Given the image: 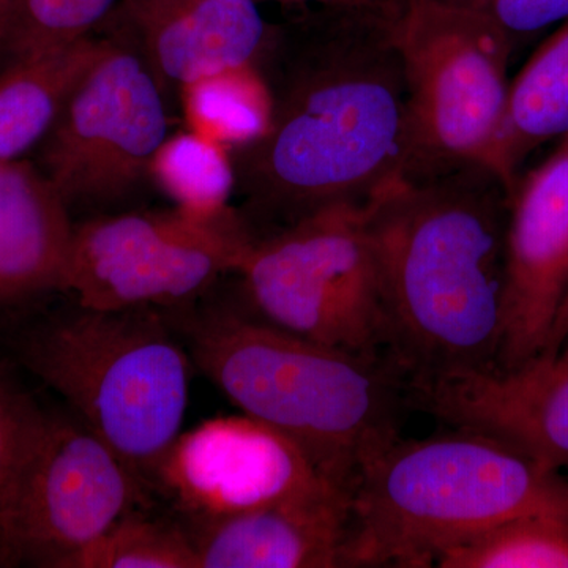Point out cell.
Instances as JSON below:
<instances>
[{"instance_id": "9a60e30c", "label": "cell", "mask_w": 568, "mask_h": 568, "mask_svg": "<svg viewBox=\"0 0 568 568\" xmlns=\"http://www.w3.org/2000/svg\"><path fill=\"white\" fill-rule=\"evenodd\" d=\"M200 525L192 534L197 568L347 567L353 495L327 485Z\"/></svg>"}, {"instance_id": "ac0fdd59", "label": "cell", "mask_w": 568, "mask_h": 568, "mask_svg": "<svg viewBox=\"0 0 568 568\" xmlns=\"http://www.w3.org/2000/svg\"><path fill=\"white\" fill-rule=\"evenodd\" d=\"M567 134L568 20L510 82L506 114L487 168L511 194L519 181L518 170L530 153Z\"/></svg>"}, {"instance_id": "5bb4252c", "label": "cell", "mask_w": 568, "mask_h": 568, "mask_svg": "<svg viewBox=\"0 0 568 568\" xmlns=\"http://www.w3.org/2000/svg\"><path fill=\"white\" fill-rule=\"evenodd\" d=\"M102 26L132 41L163 91L257 63L274 29L256 0H118Z\"/></svg>"}, {"instance_id": "8fae6325", "label": "cell", "mask_w": 568, "mask_h": 568, "mask_svg": "<svg viewBox=\"0 0 568 568\" xmlns=\"http://www.w3.org/2000/svg\"><path fill=\"white\" fill-rule=\"evenodd\" d=\"M152 480L200 523L335 485L293 440L245 414L211 418L181 433Z\"/></svg>"}, {"instance_id": "277c9868", "label": "cell", "mask_w": 568, "mask_h": 568, "mask_svg": "<svg viewBox=\"0 0 568 568\" xmlns=\"http://www.w3.org/2000/svg\"><path fill=\"white\" fill-rule=\"evenodd\" d=\"M534 514L568 517V478L470 429L398 437L355 480L347 567H433L446 549Z\"/></svg>"}, {"instance_id": "e0dca14e", "label": "cell", "mask_w": 568, "mask_h": 568, "mask_svg": "<svg viewBox=\"0 0 568 568\" xmlns=\"http://www.w3.org/2000/svg\"><path fill=\"white\" fill-rule=\"evenodd\" d=\"M106 44L88 36L0 69V160H22L43 142Z\"/></svg>"}, {"instance_id": "30bf717a", "label": "cell", "mask_w": 568, "mask_h": 568, "mask_svg": "<svg viewBox=\"0 0 568 568\" xmlns=\"http://www.w3.org/2000/svg\"><path fill=\"white\" fill-rule=\"evenodd\" d=\"M142 484L136 470L80 418L43 410L18 503L20 562L65 568L134 511Z\"/></svg>"}, {"instance_id": "d6986e66", "label": "cell", "mask_w": 568, "mask_h": 568, "mask_svg": "<svg viewBox=\"0 0 568 568\" xmlns=\"http://www.w3.org/2000/svg\"><path fill=\"white\" fill-rule=\"evenodd\" d=\"M179 92L189 129L230 151L250 144L267 126L271 93L256 63L216 71Z\"/></svg>"}, {"instance_id": "4316f807", "label": "cell", "mask_w": 568, "mask_h": 568, "mask_svg": "<svg viewBox=\"0 0 568 568\" xmlns=\"http://www.w3.org/2000/svg\"><path fill=\"white\" fill-rule=\"evenodd\" d=\"M20 0H0V69L6 65L7 48Z\"/></svg>"}, {"instance_id": "ba28073f", "label": "cell", "mask_w": 568, "mask_h": 568, "mask_svg": "<svg viewBox=\"0 0 568 568\" xmlns=\"http://www.w3.org/2000/svg\"><path fill=\"white\" fill-rule=\"evenodd\" d=\"M256 241L237 212L200 220L178 209L99 216L73 227L63 291L119 312L189 302L237 272Z\"/></svg>"}, {"instance_id": "5b68a950", "label": "cell", "mask_w": 568, "mask_h": 568, "mask_svg": "<svg viewBox=\"0 0 568 568\" xmlns=\"http://www.w3.org/2000/svg\"><path fill=\"white\" fill-rule=\"evenodd\" d=\"M21 357L142 480L152 478L182 433L194 366L162 317L80 306L26 336Z\"/></svg>"}, {"instance_id": "ffe728a7", "label": "cell", "mask_w": 568, "mask_h": 568, "mask_svg": "<svg viewBox=\"0 0 568 568\" xmlns=\"http://www.w3.org/2000/svg\"><path fill=\"white\" fill-rule=\"evenodd\" d=\"M149 178L175 209L200 220H219L233 213L235 192L233 155L224 145L186 130L171 134L153 156Z\"/></svg>"}, {"instance_id": "4fadbf2b", "label": "cell", "mask_w": 568, "mask_h": 568, "mask_svg": "<svg viewBox=\"0 0 568 568\" xmlns=\"http://www.w3.org/2000/svg\"><path fill=\"white\" fill-rule=\"evenodd\" d=\"M407 405L495 437L537 465L568 469V357L515 372H463L406 387Z\"/></svg>"}, {"instance_id": "7c38bea8", "label": "cell", "mask_w": 568, "mask_h": 568, "mask_svg": "<svg viewBox=\"0 0 568 568\" xmlns=\"http://www.w3.org/2000/svg\"><path fill=\"white\" fill-rule=\"evenodd\" d=\"M568 291V134L508 201L504 331L497 368L515 372L547 347Z\"/></svg>"}, {"instance_id": "2e32d148", "label": "cell", "mask_w": 568, "mask_h": 568, "mask_svg": "<svg viewBox=\"0 0 568 568\" xmlns=\"http://www.w3.org/2000/svg\"><path fill=\"white\" fill-rule=\"evenodd\" d=\"M73 227L39 168L0 160V302L62 290Z\"/></svg>"}, {"instance_id": "cb8c5ba5", "label": "cell", "mask_w": 568, "mask_h": 568, "mask_svg": "<svg viewBox=\"0 0 568 568\" xmlns=\"http://www.w3.org/2000/svg\"><path fill=\"white\" fill-rule=\"evenodd\" d=\"M118 0H20L7 62L92 36Z\"/></svg>"}, {"instance_id": "484cf974", "label": "cell", "mask_w": 568, "mask_h": 568, "mask_svg": "<svg viewBox=\"0 0 568 568\" xmlns=\"http://www.w3.org/2000/svg\"><path fill=\"white\" fill-rule=\"evenodd\" d=\"M568 336V291L566 298H564L562 306H560L556 323L552 325L551 335H549L547 347L544 354L537 361H549L558 355L560 347L566 343Z\"/></svg>"}, {"instance_id": "52a82bcc", "label": "cell", "mask_w": 568, "mask_h": 568, "mask_svg": "<svg viewBox=\"0 0 568 568\" xmlns=\"http://www.w3.org/2000/svg\"><path fill=\"white\" fill-rule=\"evenodd\" d=\"M261 320L387 361L383 284L368 204H335L256 239L235 272Z\"/></svg>"}, {"instance_id": "44dd1931", "label": "cell", "mask_w": 568, "mask_h": 568, "mask_svg": "<svg viewBox=\"0 0 568 568\" xmlns=\"http://www.w3.org/2000/svg\"><path fill=\"white\" fill-rule=\"evenodd\" d=\"M440 568H568V517L523 515L437 556Z\"/></svg>"}, {"instance_id": "f1b7e54d", "label": "cell", "mask_w": 568, "mask_h": 568, "mask_svg": "<svg viewBox=\"0 0 568 568\" xmlns=\"http://www.w3.org/2000/svg\"><path fill=\"white\" fill-rule=\"evenodd\" d=\"M558 355L559 357H568V336L566 343H564L562 347H560ZM558 355H556V357H558Z\"/></svg>"}, {"instance_id": "8992f818", "label": "cell", "mask_w": 568, "mask_h": 568, "mask_svg": "<svg viewBox=\"0 0 568 568\" xmlns=\"http://www.w3.org/2000/svg\"><path fill=\"white\" fill-rule=\"evenodd\" d=\"M395 40L406 85L403 181L487 166L506 114L514 41L443 0H402Z\"/></svg>"}, {"instance_id": "9c48e42d", "label": "cell", "mask_w": 568, "mask_h": 568, "mask_svg": "<svg viewBox=\"0 0 568 568\" xmlns=\"http://www.w3.org/2000/svg\"><path fill=\"white\" fill-rule=\"evenodd\" d=\"M164 91L132 41L108 36L39 145V170L67 207L125 200L168 138Z\"/></svg>"}, {"instance_id": "7402d4cb", "label": "cell", "mask_w": 568, "mask_h": 568, "mask_svg": "<svg viewBox=\"0 0 568 568\" xmlns=\"http://www.w3.org/2000/svg\"><path fill=\"white\" fill-rule=\"evenodd\" d=\"M65 568H197V558L192 534L132 511Z\"/></svg>"}, {"instance_id": "603a6c76", "label": "cell", "mask_w": 568, "mask_h": 568, "mask_svg": "<svg viewBox=\"0 0 568 568\" xmlns=\"http://www.w3.org/2000/svg\"><path fill=\"white\" fill-rule=\"evenodd\" d=\"M41 413L29 396L0 376V567L21 566L18 503Z\"/></svg>"}, {"instance_id": "83f0119b", "label": "cell", "mask_w": 568, "mask_h": 568, "mask_svg": "<svg viewBox=\"0 0 568 568\" xmlns=\"http://www.w3.org/2000/svg\"><path fill=\"white\" fill-rule=\"evenodd\" d=\"M260 2V0H256ZM282 3H316V6H339V3H357L365 0H274Z\"/></svg>"}, {"instance_id": "3957f363", "label": "cell", "mask_w": 568, "mask_h": 568, "mask_svg": "<svg viewBox=\"0 0 568 568\" xmlns=\"http://www.w3.org/2000/svg\"><path fill=\"white\" fill-rule=\"evenodd\" d=\"M189 353L242 414L293 440L351 495L362 467L399 437L406 383L384 358L313 342L231 306L190 324Z\"/></svg>"}, {"instance_id": "7a4b0ae2", "label": "cell", "mask_w": 568, "mask_h": 568, "mask_svg": "<svg viewBox=\"0 0 568 568\" xmlns=\"http://www.w3.org/2000/svg\"><path fill=\"white\" fill-rule=\"evenodd\" d=\"M508 201L487 166L399 181L369 201L386 357L406 386L497 368Z\"/></svg>"}, {"instance_id": "6da1fadb", "label": "cell", "mask_w": 568, "mask_h": 568, "mask_svg": "<svg viewBox=\"0 0 568 568\" xmlns=\"http://www.w3.org/2000/svg\"><path fill=\"white\" fill-rule=\"evenodd\" d=\"M402 0L320 6L274 26L256 65L271 93L261 136L233 151L235 190L261 223L290 226L335 204H368L403 181Z\"/></svg>"}, {"instance_id": "d4e9b609", "label": "cell", "mask_w": 568, "mask_h": 568, "mask_svg": "<svg viewBox=\"0 0 568 568\" xmlns=\"http://www.w3.org/2000/svg\"><path fill=\"white\" fill-rule=\"evenodd\" d=\"M487 18L511 41L568 20V0H443Z\"/></svg>"}]
</instances>
